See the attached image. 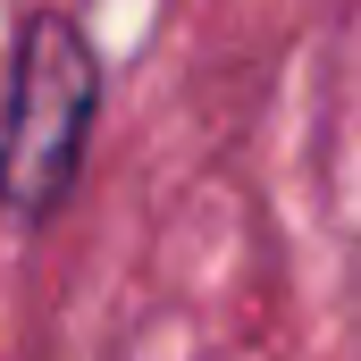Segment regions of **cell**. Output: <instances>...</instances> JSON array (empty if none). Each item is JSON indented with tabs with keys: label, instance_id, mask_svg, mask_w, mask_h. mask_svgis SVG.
I'll use <instances>...</instances> for the list:
<instances>
[{
	"label": "cell",
	"instance_id": "6da1fadb",
	"mask_svg": "<svg viewBox=\"0 0 361 361\" xmlns=\"http://www.w3.org/2000/svg\"><path fill=\"white\" fill-rule=\"evenodd\" d=\"M92 118H101L92 34L59 8H34L8 42V76H0V210L8 219H51L68 202Z\"/></svg>",
	"mask_w": 361,
	"mask_h": 361
}]
</instances>
